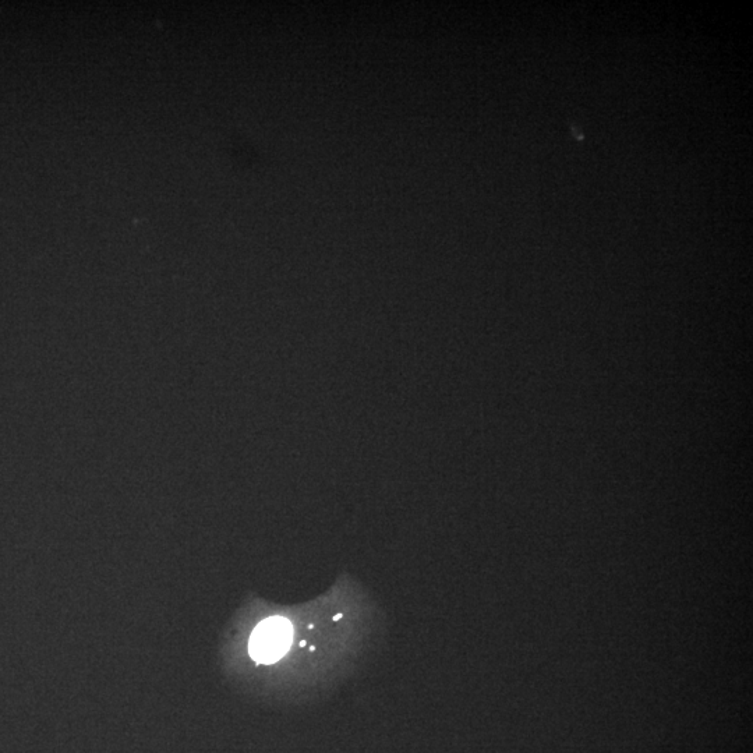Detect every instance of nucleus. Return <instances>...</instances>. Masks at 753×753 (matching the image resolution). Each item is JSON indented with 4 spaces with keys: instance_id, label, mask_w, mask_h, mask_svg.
Instances as JSON below:
<instances>
[{
    "instance_id": "obj_1",
    "label": "nucleus",
    "mask_w": 753,
    "mask_h": 753,
    "mask_svg": "<svg viewBox=\"0 0 753 753\" xmlns=\"http://www.w3.org/2000/svg\"><path fill=\"white\" fill-rule=\"evenodd\" d=\"M292 624L286 618L271 617L258 624L250 638V654L257 663L271 664L289 650Z\"/></svg>"
},
{
    "instance_id": "obj_2",
    "label": "nucleus",
    "mask_w": 753,
    "mask_h": 753,
    "mask_svg": "<svg viewBox=\"0 0 753 753\" xmlns=\"http://www.w3.org/2000/svg\"><path fill=\"white\" fill-rule=\"evenodd\" d=\"M342 618H344V614H337V615H334V621H339V620H342Z\"/></svg>"
},
{
    "instance_id": "obj_3",
    "label": "nucleus",
    "mask_w": 753,
    "mask_h": 753,
    "mask_svg": "<svg viewBox=\"0 0 753 753\" xmlns=\"http://www.w3.org/2000/svg\"><path fill=\"white\" fill-rule=\"evenodd\" d=\"M304 646H307V642L306 641L300 642V648H304Z\"/></svg>"
},
{
    "instance_id": "obj_4",
    "label": "nucleus",
    "mask_w": 753,
    "mask_h": 753,
    "mask_svg": "<svg viewBox=\"0 0 753 753\" xmlns=\"http://www.w3.org/2000/svg\"><path fill=\"white\" fill-rule=\"evenodd\" d=\"M309 629H314V624H310Z\"/></svg>"
}]
</instances>
